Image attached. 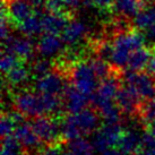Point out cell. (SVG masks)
Here are the masks:
<instances>
[{"label":"cell","mask_w":155,"mask_h":155,"mask_svg":"<svg viewBox=\"0 0 155 155\" xmlns=\"http://www.w3.org/2000/svg\"><path fill=\"white\" fill-rule=\"evenodd\" d=\"M100 113L93 109H84L77 113H68L61 119V134L64 142L84 137L99 129Z\"/></svg>","instance_id":"1"},{"label":"cell","mask_w":155,"mask_h":155,"mask_svg":"<svg viewBox=\"0 0 155 155\" xmlns=\"http://www.w3.org/2000/svg\"><path fill=\"white\" fill-rule=\"evenodd\" d=\"M145 42L146 40L144 34L137 28L117 33L112 41V56L110 64L119 70L127 67L131 53L144 47Z\"/></svg>","instance_id":"2"},{"label":"cell","mask_w":155,"mask_h":155,"mask_svg":"<svg viewBox=\"0 0 155 155\" xmlns=\"http://www.w3.org/2000/svg\"><path fill=\"white\" fill-rule=\"evenodd\" d=\"M69 79L74 86L87 96H92L99 86L96 77L90 61H77L68 69Z\"/></svg>","instance_id":"3"},{"label":"cell","mask_w":155,"mask_h":155,"mask_svg":"<svg viewBox=\"0 0 155 155\" xmlns=\"http://www.w3.org/2000/svg\"><path fill=\"white\" fill-rule=\"evenodd\" d=\"M31 125L42 143L53 144L64 142L61 134V120H58L54 116H40L33 118Z\"/></svg>","instance_id":"4"},{"label":"cell","mask_w":155,"mask_h":155,"mask_svg":"<svg viewBox=\"0 0 155 155\" xmlns=\"http://www.w3.org/2000/svg\"><path fill=\"white\" fill-rule=\"evenodd\" d=\"M125 129L121 127L120 122H104L94 133L93 146L95 151L103 153L109 148L118 147Z\"/></svg>","instance_id":"5"},{"label":"cell","mask_w":155,"mask_h":155,"mask_svg":"<svg viewBox=\"0 0 155 155\" xmlns=\"http://www.w3.org/2000/svg\"><path fill=\"white\" fill-rule=\"evenodd\" d=\"M126 85L131 87L137 95L146 101L155 96V75L143 71H131L125 74Z\"/></svg>","instance_id":"6"},{"label":"cell","mask_w":155,"mask_h":155,"mask_svg":"<svg viewBox=\"0 0 155 155\" xmlns=\"http://www.w3.org/2000/svg\"><path fill=\"white\" fill-rule=\"evenodd\" d=\"M13 103L15 109L26 117L36 118L45 116L40 93L36 94L31 91H19L13 95Z\"/></svg>","instance_id":"7"},{"label":"cell","mask_w":155,"mask_h":155,"mask_svg":"<svg viewBox=\"0 0 155 155\" xmlns=\"http://www.w3.org/2000/svg\"><path fill=\"white\" fill-rule=\"evenodd\" d=\"M120 73L121 71H116L108 78L101 81L95 93L91 96V101L95 105V108H97L104 102L116 101L118 91L120 90L121 87L120 78H119L121 76Z\"/></svg>","instance_id":"8"},{"label":"cell","mask_w":155,"mask_h":155,"mask_svg":"<svg viewBox=\"0 0 155 155\" xmlns=\"http://www.w3.org/2000/svg\"><path fill=\"white\" fill-rule=\"evenodd\" d=\"M66 77L60 71H50L42 77L36 78L35 81V90L39 93L53 95H64L67 87Z\"/></svg>","instance_id":"9"},{"label":"cell","mask_w":155,"mask_h":155,"mask_svg":"<svg viewBox=\"0 0 155 155\" xmlns=\"http://www.w3.org/2000/svg\"><path fill=\"white\" fill-rule=\"evenodd\" d=\"M116 103L120 108L124 114L129 117L138 116L139 108L143 103V100L137 95L135 91L128 85L121 86L116 96Z\"/></svg>","instance_id":"10"},{"label":"cell","mask_w":155,"mask_h":155,"mask_svg":"<svg viewBox=\"0 0 155 155\" xmlns=\"http://www.w3.org/2000/svg\"><path fill=\"white\" fill-rule=\"evenodd\" d=\"M4 51L12 52L21 61H27L34 54V45L27 38H14L10 36L8 40L2 42Z\"/></svg>","instance_id":"11"},{"label":"cell","mask_w":155,"mask_h":155,"mask_svg":"<svg viewBox=\"0 0 155 155\" xmlns=\"http://www.w3.org/2000/svg\"><path fill=\"white\" fill-rule=\"evenodd\" d=\"M14 25H19L26 18L35 14L30 0H2Z\"/></svg>","instance_id":"12"},{"label":"cell","mask_w":155,"mask_h":155,"mask_svg":"<svg viewBox=\"0 0 155 155\" xmlns=\"http://www.w3.org/2000/svg\"><path fill=\"white\" fill-rule=\"evenodd\" d=\"M65 109L68 113H77L82 111L90 103V96L82 93L77 90L73 84H68L65 90V93L62 95Z\"/></svg>","instance_id":"13"},{"label":"cell","mask_w":155,"mask_h":155,"mask_svg":"<svg viewBox=\"0 0 155 155\" xmlns=\"http://www.w3.org/2000/svg\"><path fill=\"white\" fill-rule=\"evenodd\" d=\"M65 44L62 38L57 34L45 33L38 43V52L43 58H51L57 54H62Z\"/></svg>","instance_id":"14"},{"label":"cell","mask_w":155,"mask_h":155,"mask_svg":"<svg viewBox=\"0 0 155 155\" xmlns=\"http://www.w3.org/2000/svg\"><path fill=\"white\" fill-rule=\"evenodd\" d=\"M71 21V16L62 14L48 13L42 15V26L43 32L48 34H61L68 23Z\"/></svg>","instance_id":"15"},{"label":"cell","mask_w":155,"mask_h":155,"mask_svg":"<svg viewBox=\"0 0 155 155\" xmlns=\"http://www.w3.org/2000/svg\"><path fill=\"white\" fill-rule=\"evenodd\" d=\"M14 136L17 138L25 148H36L42 144V140L34 131L31 122H24L22 125H18L14 131Z\"/></svg>","instance_id":"16"},{"label":"cell","mask_w":155,"mask_h":155,"mask_svg":"<svg viewBox=\"0 0 155 155\" xmlns=\"http://www.w3.org/2000/svg\"><path fill=\"white\" fill-rule=\"evenodd\" d=\"M87 33V27L83 22L79 21H70L66 26L64 32L61 33V38L64 42L68 45H76L82 41Z\"/></svg>","instance_id":"17"},{"label":"cell","mask_w":155,"mask_h":155,"mask_svg":"<svg viewBox=\"0 0 155 155\" xmlns=\"http://www.w3.org/2000/svg\"><path fill=\"white\" fill-rule=\"evenodd\" d=\"M153 53H154V48L152 47H142L135 50L131 53L128 61V65H127L128 69L131 71H142L143 69L147 67Z\"/></svg>","instance_id":"18"},{"label":"cell","mask_w":155,"mask_h":155,"mask_svg":"<svg viewBox=\"0 0 155 155\" xmlns=\"http://www.w3.org/2000/svg\"><path fill=\"white\" fill-rule=\"evenodd\" d=\"M118 148L125 154H133L142 148V135L136 130H125Z\"/></svg>","instance_id":"19"},{"label":"cell","mask_w":155,"mask_h":155,"mask_svg":"<svg viewBox=\"0 0 155 155\" xmlns=\"http://www.w3.org/2000/svg\"><path fill=\"white\" fill-rule=\"evenodd\" d=\"M146 0H116L113 8L122 17H135L144 7H146Z\"/></svg>","instance_id":"20"},{"label":"cell","mask_w":155,"mask_h":155,"mask_svg":"<svg viewBox=\"0 0 155 155\" xmlns=\"http://www.w3.org/2000/svg\"><path fill=\"white\" fill-rule=\"evenodd\" d=\"M65 155H95V148L93 143L84 137H79L67 142Z\"/></svg>","instance_id":"21"},{"label":"cell","mask_w":155,"mask_h":155,"mask_svg":"<svg viewBox=\"0 0 155 155\" xmlns=\"http://www.w3.org/2000/svg\"><path fill=\"white\" fill-rule=\"evenodd\" d=\"M134 25L139 31L155 26V2L147 5L134 17Z\"/></svg>","instance_id":"22"},{"label":"cell","mask_w":155,"mask_h":155,"mask_svg":"<svg viewBox=\"0 0 155 155\" xmlns=\"http://www.w3.org/2000/svg\"><path fill=\"white\" fill-rule=\"evenodd\" d=\"M42 15L41 14H33L32 16L26 18L24 22L18 25L19 30L22 31L26 36H28V38H34V36L40 35L43 32Z\"/></svg>","instance_id":"23"},{"label":"cell","mask_w":155,"mask_h":155,"mask_svg":"<svg viewBox=\"0 0 155 155\" xmlns=\"http://www.w3.org/2000/svg\"><path fill=\"white\" fill-rule=\"evenodd\" d=\"M96 109L104 122H120L124 114L120 108L118 107V104L116 103V101L104 102Z\"/></svg>","instance_id":"24"},{"label":"cell","mask_w":155,"mask_h":155,"mask_svg":"<svg viewBox=\"0 0 155 155\" xmlns=\"http://www.w3.org/2000/svg\"><path fill=\"white\" fill-rule=\"evenodd\" d=\"M30 75L31 71L22 64H18L16 67H14L12 70H9L7 74H5L7 84L9 86L13 87H17L24 84L25 82H27Z\"/></svg>","instance_id":"25"},{"label":"cell","mask_w":155,"mask_h":155,"mask_svg":"<svg viewBox=\"0 0 155 155\" xmlns=\"http://www.w3.org/2000/svg\"><path fill=\"white\" fill-rule=\"evenodd\" d=\"M23 145L13 135L2 137L1 142V155H24Z\"/></svg>","instance_id":"26"},{"label":"cell","mask_w":155,"mask_h":155,"mask_svg":"<svg viewBox=\"0 0 155 155\" xmlns=\"http://www.w3.org/2000/svg\"><path fill=\"white\" fill-rule=\"evenodd\" d=\"M52 62L48 58H43L40 60L35 61L34 64L31 67V75L34 76L35 78H40L47 75L48 73H50L52 70Z\"/></svg>","instance_id":"27"},{"label":"cell","mask_w":155,"mask_h":155,"mask_svg":"<svg viewBox=\"0 0 155 155\" xmlns=\"http://www.w3.org/2000/svg\"><path fill=\"white\" fill-rule=\"evenodd\" d=\"M17 127L16 121L14 120L10 112H2L1 114V120H0V131H1V137L13 135L15 129Z\"/></svg>","instance_id":"28"},{"label":"cell","mask_w":155,"mask_h":155,"mask_svg":"<svg viewBox=\"0 0 155 155\" xmlns=\"http://www.w3.org/2000/svg\"><path fill=\"white\" fill-rule=\"evenodd\" d=\"M45 9L48 10V13L62 14L73 17V15L69 12L66 0H45Z\"/></svg>","instance_id":"29"},{"label":"cell","mask_w":155,"mask_h":155,"mask_svg":"<svg viewBox=\"0 0 155 155\" xmlns=\"http://www.w3.org/2000/svg\"><path fill=\"white\" fill-rule=\"evenodd\" d=\"M18 64H21V60L15 54H13L12 52L8 51L2 52L1 60H0V67H1V70H2L4 74H7L9 70H12Z\"/></svg>","instance_id":"30"},{"label":"cell","mask_w":155,"mask_h":155,"mask_svg":"<svg viewBox=\"0 0 155 155\" xmlns=\"http://www.w3.org/2000/svg\"><path fill=\"white\" fill-rule=\"evenodd\" d=\"M39 155H65V150L62 146V143L47 144V146L41 150Z\"/></svg>","instance_id":"31"},{"label":"cell","mask_w":155,"mask_h":155,"mask_svg":"<svg viewBox=\"0 0 155 155\" xmlns=\"http://www.w3.org/2000/svg\"><path fill=\"white\" fill-rule=\"evenodd\" d=\"M91 5L95 6L96 8L100 9H109L113 8V5L116 0H90Z\"/></svg>","instance_id":"32"},{"label":"cell","mask_w":155,"mask_h":155,"mask_svg":"<svg viewBox=\"0 0 155 155\" xmlns=\"http://www.w3.org/2000/svg\"><path fill=\"white\" fill-rule=\"evenodd\" d=\"M66 2H67L69 12H70V14L73 15L74 12H76V10L78 9V7L81 6L82 0H66Z\"/></svg>","instance_id":"33"},{"label":"cell","mask_w":155,"mask_h":155,"mask_svg":"<svg viewBox=\"0 0 155 155\" xmlns=\"http://www.w3.org/2000/svg\"><path fill=\"white\" fill-rule=\"evenodd\" d=\"M147 71L151 74H154L155 75V48H154V53H153V56H152L151 60L148 62V65H147Z\"/></svg>","instance_id":"34"},{"label":"cell","mask_w":155,"mask_h":155,"mask_svg":"<svg viewBox=\"0 0 155 155\" xmlns=\"http://www.w3.org/2000/svg\"><path fill=\"white\" fill-rule=\"evenodd\" d=\"M146 130L155 136V118L146 125Z\"/></svg>","instance_id":"35"},{"label":"cell","mask_w":155,"mask_h":155,"mask_svg":"<svg viewBox=\"0 0 155 155\" xmlns=\"http://www.w3.org/2000/svg\"><path fill=\"white\" fill-rule=\"evenodd\" d=\"M142 155H155V148H145L140 150Z\"/></svg>","instance_id":"36"}]
</instances>
